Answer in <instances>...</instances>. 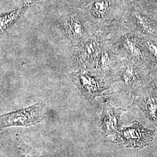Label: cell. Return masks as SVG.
I'll return each mask as SVG.
<instances>
[{
    "mask_svg": "<svg viewBox=\"0 0 157 157\" xmlns=\"http://www.w3.org/2000/svg\"><path fill=\"white\" fill-rule=\"evenodd\" d=\"M45 113V105L37 103L22 109L0 115V130L13 126L35 125L44 119Z\"/></svg>",
    "mask_w": 157,
    "mask_h": 157,
    "instance_id": "cell-1",
    "label": "cell"
},
{
    "mask_svg": "<svg viewBox=\"0 0 157 157\" xmlns=\"http://www.w3.org/2000/svg\"><path fill=\"white\" fill-rule=\"evenodd\" d=\"M155 131L147 129L137 121H133L129 127H123L114 136V143L128 148L141 149L154 140Z\"/></svg>",
    "mask_w": 157,
    "mask_h": 157,
    "instance_id": "cell-2",
    "label": "cell"
},
{
    "mask_svg": "<svg viewBox=\"0 0 157 157\" xmlns=\"http://www.w3.org/2000/svg\"><path fill=\"white\" fill-rule=\"evenodd\" d=\"M72 80L85 98L88 100H93L108 88L101 80L88 73H73Z\"/></svg>",
    "mask_w": 157,
    "mask_h": 157,
    "instance_id": "cell-3",
    "label": "cell"
},
{
    "mask_svg": "<svg viewBox=\"0 0 157 157\" xmlns=\"http://www.w3.org/2000/svg\"><path fill=\"white\" fill-rule=\"evenodd\" d=\"M124 111L123 109L115 108L108 104L104 105L100 117V126L104 137L117 135L123 128L121 117Z\"/></svg>",
    "mask_w": 157,
    "mask_h": 157,
    "instance_id": "cell-4",
    "label": "cell"
},
{
    "mask_svg": "<svg viewBox=\"0 0 157 157\" xmlns=\"http://www.w3.org/2000/svg\"><path fill=\"white\" fill-rule=\"evenodd\" d=\"M61 25L63 32L72 43L77 42L83 36V26L76 16L72 15L65 17Z\"/></svg>",
    "mask_w": 157,
    "mask_h": 157,
    "instance_id": "cell-5",
    "label": "cell"
},
{
    "mask_svg": "<svg viewBox=\"0 0 157 157\" xmlns=\"http://www.w3.org/2000/svg\"><path fill=\"white\" fill-rule=\"evenodd\" d=\"M100 48V44L95 40H90L79 48L76 55V61L78 66L83 67L94 59Z\"/></svg>",
    "mask_w": 157,
    "mask_h": 157,
    "instance_id": "cell-6",
    "label": "cell"
},
{
    "mask_svg": "<svg viewBox=\"0 0 157 157\" xmlns=\"http://www.w3.org/2000/svg\"><path fill=\"white\" fill-rule=\"evenodd\" d=\"M138 105L157 131V94L151 93L138 101Z\"/></svg>",
    "mask_w": 157,
    "mask_h": 157,
    "instance_id": "cell-7",
    "label": "cell"
},
{
    "mask_svg": "<svg viewBox=\"0 0 157 157\" xmlns=\"http://www.w3.org/2000/svg\"><path fill=\"white\" fill-rule=\"evenodd\" d=\"M13 157H44L40 154L33 147L30 146L23 140L22 138L17 135L15 147Z\"/></svg>",
    "mask_w": 157,
    "mask_h": 157,
    "instance_id": "cell-8",
    "label": "cell"
},
{
    "mask_svg": "<svg viewBox=\"0 0 157 157\" xmlns=\"http://www.w3.org/2000/svg\"><path fill=\"white\" fill-rule=\"evenodd\" d=\"M29 6H25L21 8L6 13L0 17V34L4 33L17 22L26 11Z\"/></svg>",
    "mask_w": 157,
    "mask_h": 157,
    "instance_id": "cell-9",
    "label": "cell"
},
{
    "mask_svg": "<svg viewBox=\"0 0 157 157\" xmlns=\"http://www.w3.org/2000/svg\"><path fill=\"white\" fill-rule=\"evenodd\" d=\"M135 19L141 28L147 33H153L155 28L153 23L147 17L139 13H135Z\"/></svg>",
    "mask_w": 157,
    "mask_h": 157,
    "instance_id": "cell-10",
    "label": "cell"
},
{
    "mask_svg": "<svg viewBox=\"0 0 157 157\" xmlns=\"http://www.w3.org/2000/svg\"><path fill=\"white\" fill-rule=\"evenodd\" d=\"M109 8V3L104 0L95 1L93 5V11L95 16L98 17L104 16Z\"/></svg>",
    "mask_w": 157,
    "mask_h": 157,
    "instance_id": "cell-11",
    "label": "cell"
},
{
    "mask_svg": "<svg viewBox=\"0 0 157 157\" xmlns=\"http://www.w3.org/2000/svg\"><path fill=\"white\" fill-rule=\"evenodd\" d=\"M124 41L126 48L133 56L140 58L141 54V51L139 46L137 45L136 43L135 42V40L129 37L126 36L124 38Z\"/></svg>",
    "mask_w": 157,
    "mask_h": 157,
    "instance_id": "cell-12",
    "label": "cell"
},
{
    "mask_svg": "<svg viewBox=\"0 0 157 157\" xmlns=\"http://www.w3.org/2000/svg\"><path fill=\"white\" fill-rule=\"evenodd\" d=\"M123 78L126 85L130 86L134 84L136 80V73L134 69L130 67H126L124 71Z\"/></svg>",
    "mask_w": 157,
    "mask_h": 157,
    "instance_id": "cell-13",
    "label": "cell"
},
{
    "mask_svg": "<svg viewBox=\"0 0 157 157\" xmlns=\"http://www.w3.org/2000/svg\"><path fill=\"white\" fill-rule=\"evenodd\" d=\"M109 62L110 58L108 52L107 51L102 52L98 61V67L101 69H105L109 66Z\"/></svg>",
    "mask_w": 157,
    "mask_h": 157,
    "instance_id": "cell-14",
    "label": "cell"
},
{
    "mask_svg": "<svg viewBox=\"0 0 157 157\" xmlns=\"http://www.w3.org/2000/svg\"><path fill=\"white\" fill-rule=\"evenodd\" d=\"M147 45L149 51L151 52L152 54L154 56L157 58V46L152 42L148 41L147 43Z\"/></svg>",
    "mask_w": 157,
    "mask_h": 157,
    "instance_id": "cell-15",
    "label": "cell"
}]
</instances>
